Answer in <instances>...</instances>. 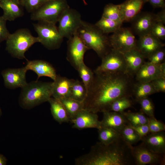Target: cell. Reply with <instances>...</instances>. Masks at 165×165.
I'll return each mask as SVG.
<instances>
[{
	"mask_svg": "<svg viewBox=\"0 0 165 165\" xmlns=\"http://www.w3.org/2000/svg\"><path fill=\"white\" fill-rule=\"evenodd\" d=\"M131 76L124 73H102L94 75L83 101V108L97 113L108 111L116 100L132 95Z\"/></svg>",
	"mask_w": 165,
	"mask_h": 165,
	"instance_id": "cell-1",
	"label": "cell"
},
{
	"mask_svg": "<svg viewBox=\"0 0 165 165\" xmlns=\"http://www.w3.org/2000/svg\"><path fill=\"white\" fill-rule=\"evenodd\" d=\"M132 147L120 135L108 144L97 142L88 153L76 158L75 163L77 165H135Z\"/></svg>",
	"mask_w": 165,
	"mask_h": 165,
	"instance_id": "cell-2",
	"label": "cell"
},
{
	"mask_svg": "<svg viewBox=\"0 0 165 165\" xmlns=\"http://www.w3.org/2000/svg\"><path fill=\"white\" fill-rule=\"evenodd\" d=\"M53 82L34 81L21 88L19 103L24 109H31L45 102L52 97Z\"/></svg>",
	"mask_w": 165,
	"mask_h": 165,
	"instance_id": "cell-3",
	"label": "cell"
},
{
	"mask_svg": "<svg viewBox=\"0 0 165 165\" xmlns=\"http://www.w3.org/2000/svg\"><path fill=\"white\" fill-rule=\"evenodd\" d=\"M77 33L88 49L94 50L101 58L112 49L109 38L95 24L82 21Z\"/></svg>",
	"mask_w": 165,
	"mask_h": 165,
	"instance_id": "cell-4",
	"label": "cell"
},
{
	"mask_svg": "<svg viewBox=\"0 0 165 165\" xmlns=\"http://www.w3.org/2000/svg\"><path fill=\"white\" fill-rule=\"evenodd\" d=\"M6 50L13 57L25 59V53L34 44L39 42L38 37L33 36L28 29H19L10 34L6 40Z\"/></svg>",
	"mask_w": 165,
	"mask_h": 165,
	"instance_id": "cell-5",
	"label": "cell"
},
{
	"mask_svg": "<svg viewBox=\"0 0 165 165\" xmlns=\"http://www.w3.org/2000/svg\"><path fill=\"white\" fill-rule=\"evenodd\" d=\"M69 7L66 0H49L31 13V19L56 24L63 13Z\"/></svg>",
	"mask_w": 165,
	"mask_h": 165,
	"instance_id": "cell-6",
	"label": "cell"
},
{
	"mask_svg": "<svg viewBox=\"0 0 165 165\" xmlns=\"http://www.w3.org/2000/svg\"><path fill=\"white\" fill-rule=\"evenodd\" d=\"M33 25L38 35L39 42L49 50L56 49L60 47L64 38L60 34L55 24L38 21Z\"/></svg>",
	"mask_w": 165,
	"mask_h": 165,
	"instance_id": "cell-7",
	"label": "cell"
},
{
	"mask_svg": "<svg viewBox=\"0 0 165 165\" xmlns=\"http://www.w3.org/2000/svg\"><path fill=\"white\" fill-rule=\"evenodd\" d=\"M165 23V9L156 14L148 12L140 13L131 21L130 28L139 37L150 34L154 25L156 22Z\"/></svg>",
	"mask_w": 165,
	"mask_h": 165,
	"instance_id": "cell-8",
	"label": "cell"
},
{
	"mask_svg": "<svg viewBox=\"0 0 165 165\" xmlns=\"http://www.w3.org/2000/svg\"><path fill=\"white\" fill-rule=\"evenodd\" d=\"M82 21L80 13L69 7L64 11L58 21L57 28L60 34L63 38L69 39L77 33Z\"/></svg>",
	"mask_w": 165,
	"mask_h": 165,
	"instance_id": "cell-9",
	"label": "cell"
},
{
	"mask_svg": "<svg viewBox=\"0 0 165 165\" xmlns=\"http://www.w3.org/2000/svg\"><path fill=\"white\" fill-rule=\"evenodd\" d=\"M126 62L123 54L111 49L102 58L101 64L94 72L95 74L102 73H126Z\"/></svg>",
	"mask_w": 165,
	"mask_h": 165,
	"instance_id": "cell-10",
	"label": "cell"
},
{
	"mask_svg": "<svg viewBox=\"0 0 165 165\" xmlns=\"http://www.w3.org/2000/svg\"><path fill=\"white\" fill-rule=\"evenodd\" d=\"M109 39L111 48L121 53L136 49L137 41L130 28L121 27Z\"/></svg>",
	"mask_w": 165,
	"mask_h": 165,
	"instance_id": "cell-11",
	"label": "cell"
},
{
	"mask_svg": "<svg viewBox=\"0 0 165 165\" xmlns=\"http://www.w3.org/2000/svg\"><path fill=\"white\" fill-rule=\"evenodd\" d=\"M132 152L135 165H165V154L152 152L142 142L137 146H132Z\"/></svg>",
	"mask_w": 165,
	"mask_h": 165,
	"instance_id": "cell-12",
	"label": "cell"
},
{
	"mask_svg": "<svg viewBox=\"0 0 165 165\" xmlns=\"http://www.w3.org/2000/svg\"><path fill=\"white\" fill-rule=\"evenodd\" d=\"M88 50L77 33L68 39L67 59L77 70L84 63V55Z\"/></svg>",
	"mask_w": 165,
	"mask_h": 165,
	"instance_id": "cell-13",
	"label": "cell"
},
{
	"mask_svg": "<svg viewBox=\"0 0 165 165\" xmlns=\"http://www.w3.org/2000/svg\"><path fill=\"white\" fill-rule=\"evenodd\" d=\"M25 66L19 68H8L3 70L1 74L6 88L9 89L21 88L27 83Z\"/></svg>",
	"mask_w": 165,
	"mask_h": 165,
	"instance_id": "cell-14",
	"label": "cell"
},
{
	"mask_svg": "<svg viewBox=\"0 0 165 165\" xmlns=\"http://www.w3.org/2000/svg\"><path fill=\"white\" fill-rule=\"evenodd\" d=\"M138 82H149L159 78H165V62L157 65L145 62L135 74Z\"/></svg>",
	"mask_w": 165,
	"mask_h": 165,
	"instance_id": "cell-15",
	"label": "cell"
},
{
	"mask_svg": "<svg viewBox=\"0 0 165 165\" xmlns=\"http://www.w3.org/2000/svg\"><path fill=\"white\" fill-rule=\"evenodd\" d=\"M73 124V128L81 130L101 128V122L96 113L83 109L80 111L70 121Z\"/></svg>",
	"mask_w": 165,
	"mask_h": 165,
	"instance_id": "cell-16",
	"label": "cell"
},
{
	"mask_svg": "<svg viewBox=\"0 0 165 165\" xmlns=\"http://www.w3.org/2000/svg\"><path fill=\"white\" fill-rule=\"evenodd\" d=\"M164 46L160 39L150 33L139 37L137 41L136 49L145 58H148Z\"/></svg>",
	"mask_w": 165,
	"mask_h": 165,
	"instance_id": "cell-17",
	"label": "cell"
},
{
	"mask_svg": "<svg viewBox=\"0 0 165 165\" xmlns=\"http://www.w3.org/2000/svg\"><path fill=\"white\" fill-rule=\"evenodd\" d=\"M147 0H127L119 4L123 23L131 21L140 13Z\"/></svg>",
	"mask_w": 165,
	"mask_h": 165,
	"instance_id": "cell-18",
	"label": "cell"
},
{
	"mask_svg": "<svg viewBox=\"0 0 165 165\" xmlns=\"http://www.w3.org/2000/svg\"><path fill=\"white\" fill-rule=\"evenodd\" d=\"M102 113L101 127L111 128L119 132L125 125L129 124L123 112L106 111Z\"/></svg>",
	"mask_w": 165,
	"mask_h": 165,
	"instance_id": "cell-19",
	"label": "cell"
},
{
	"mask_svg": "<svg viewBox=\"0 0 165 165\" xmlns=\"http://www.w3.org/2000/svg\"><path fill=\"white\" fill-rule=\"evenodd\" d=\"M25 67L28 71L30 70L35 72L38 76V79L42 76H46L54 80L57 75L53 66L43 60L28 61Z\"/></svg>",
	"mask_w": 165,
	"mask_h": 165,
	"instance_id": "cell-20",
	"label": "cell"
},
{
	"mask_svg": "<svg viewBox=\"0 0 165 165\" xmlns=\"http://www.w3.org/2000/svg\"><path fill=\"white\" fill-rule=\"evenodd\" d=\"M122 53L126 62V73L131 76L135 75L145 62L144 59L145 58L137 49Z\"/></svg>",
	"mask_w": 165,
	"mask_h": 165,
	"instance_id": "cell-21",
	"label": "cell"
},
{
	"mask_svg": "<svg viewBox=\"0 0 165 165\" xmlns=\"http://www.w3.org/2000/svg\"><path fill=\"white\" fill-rule=\"evenodd\" d=\"M73 80L57 75L53 82L52 97L59 100L70 97Z\"/></svg>",
	"mask_w": 165,
	"mask_h": 165,
	"instance_id": "cell-22",
	"label": "cell"
},
{
	"mask_svg": "<svg viewBox=\"0 0 165 165\" xmlns=\"http://www.w3.org/2000/svg\"><path fill=\"white\" fill-rule=\"evenodd\" d=\"M150 150L155 153L165 154V133L164 131L150 133L141 140Z\"/></svg>",
	"mask_w": 165,
	"mask_h": 165,
	"instance_id": "cell-23",
	"label": "cell"
},
{
	"mask_svg": "<svg viewBox=\"0 0 165 165\" xmlns=\"http://www.w3.org/2000/svg\"><path fill=\"white\" fill-rule=\"evenodd\" d=\"M1 7L3 11L2 16L7 20H14L24 14L22 6L19 2L15 0H0Z\"/></svg>",
	"mask_w": 165,
	"mask_h": 165,
	"instance_id": "cell-24",
	"label": "cell"
},
{
	"mask_svg": "<svg viewBox=\"0 0 165 165\" xmlns=\"http://www.w3.org/2000/svg\"><path fill=\"white\" fill-rule=\"evenodd\" d=\"M48 102L52 116L56 121L60 124L70 122L67 113L60 100L51 97Z\"/></svg>",
	"mask_w": 165,
	"mask_h": 165,
	"instance_id": "cell-25",
	"label": "cell"
},
{
	"mask_svg": "<svg viewBox=\"0 0 165 165\" xmlns=\"http://www.w3.org/2000/svg\"><path fill=\"white\" fill-rule=\"evenodd\" d=\"M156 93L151 82H138L133 86L132 94L136 101H138L143 98L148 97L151 94Z\"/></svg>",
	"mask_w": 165,
	"mask_h": 165,
	"instance_id": "cell-26",
	"label": "cell"
},
{
	"mask_svg": "<svg viewBox=\"0 0 165 165\" xmlns=\"http://www.w3.org/2000/svg\"><path fill=\"white\" fill-rule=\"evenodd\" d=\"M64 105L70 119V122L83 108V102L69 97L60 100Z\"/></svg>",
	"mask_w": 165,
	"mask_h": 165,
	"instance_id": "cell-27",
	"label": "cell"
},
{
	"mask_svg": "<svg viewBox=\"0 0 165 165\" xmlns=\"http://www.w3.org/2000/svg\"><path fill=\"white\" fill-rule=\"evenodd\" d=\"M123 23L101 17L95 25L104 33H114L121 27Z\"/></svg>",
	"mask_w": 165,
	"mask_h": 165,
	"instance_id": "cell-28",
	"label": "cell"
},
{
	"mask_svg": "<svg viewBox=\"0 0 165 165\" xmlns=\"http://www.w3.org/2000/svg\"><path fill=\"white\" fill-rule=\"evenodd\" d=\"M86 88L82 81L73 80L72 85L70 98L83 102L87 95Z\"/></svg>",
	"mask_w": 165,
	"mask_h": 165,
	"instance_id": "cell-29",
	"label": "cell"
},
{
	"mask_svg": "<svg viewBox=\"0 0 165 165\" xmlns=\"http://www.w3.org/2000/svg\"><path fill=\"white\" fill-rule=\"evenodd\" d=\"M98 130L99 141L105 144L112 143L120 136L119 132L111 128L101 127Z\"/></svg>",
	"mask_w": 165,
	"mask_h": 165,
	"instance_id": "cell-30",
	"label": "cell"
},
{
	"mask_svg": "<svg viewBox=\"0 0 165 165\" xmlns=\"http://www.w3.org/2000/svg\"><path fill=\"white\" fill-rule=\"evenodd\" d=\"M122 112L129 124L132 127H137L148 123V117L141 111L136 112L130 111Z\"/></svg>",
	"mask_w": 165,
	"mask_h": 165,
	"instance_id": "cell-31",
	"label": "cell"
},
{
	"mask_svg": "<svg viewBox=\"0 0 165 165\" xmlns=\"http://www.w3.org/2000/svg\"><path fill=\"white\" fill-rule=\"evenodd\" d=\"M123 138L132 145L141 140V138L129 124L125 125L119 131Z\"/></svg>",
	"mask_w": 165,
	"mask_h": 165,
	"instance_id": "cell-32",
	"label": "cell"
},
{
	"mask_svg": "<svg viewBox=\"0 0 165 165\" xmlns=\"http://www.w3.org/2000/svg\"><path fill=\"white\" fill-rule=\"evenodd\" d=\"M102 17L123 23L119 5L109 3L106 5L104 8Z\"/></svg>",
	"mask_w": 165,
	"mask_h": 165,
	"instance_id": "cell-33",
	"label": "cell"
},
{
	"mask_svg": "<svg viewBox=\"0 0 165 165\" xmlns=\"http://www.w3.org/2000/svg\"><path fill=\"white\" fill-rule=\"evenodd\" d=\"M77 71L87 91L88 88L93 80L94 74L84 63L80 65Z\"/></svg>",
	"mask_w": 165,
	"mask_h": 165,
	"instance_id": "cell-34",
	"label": "cell"
},
{
	"mask_svg": "<svg viewBox=\"0 0 165 165\" xmlns=\"http://www.w3.org/2000/svg\"><path fill=\"white\" fill-rule=\"evenodd\" d=\"M130 97H124L119 98L113 102L111 105L108 111L121 113L131 107L132 105Z\"/></svg>",
	"mask_w": 165,
	"mask_h": 165,
	"instance_id": "cell-35",
	"label": "cell"
},
{
	"mask_svg": "<svg viewBox=\"0 0 165 165\" xmlns=\"http://www.w3.org/2000/svg\"><path fill=\"white\" fill-rule=\"evenodd\" d=\"M141 112L148 118H153L154 116V106L152 100L148 97L139 100Z\"/></svg>",
	"mask_w": 165,
	"mask_h": 165,
	"instance_id": "cell-36",
	"label": "cell"
},
{
	"mask_svg": "<svg viewBox=\"0 0 165 165\" xmlns=\"http://www.w3.org/2000/svg\"><path fill=\"white\" fill-rule=\"evenodd\" d=\"M49 0H20V2L27 11L32 13Z\"/></svg>",
	"mask_w": 165,
	"mask_h": 165,
	"instance_id": "cell-37",
	"label": "cell"
},
{
	"mask_svg": "<svg viewBox=\"0 0 165 165\" xmlns=\"http://www.w3.org/2000/svg\"><path fill=\"white\" fill-rule=\"evenodd\" d=\"M150 133L159 132L165 130V124L155 117L148 118V123Z\"/></svg>",
	"mask_w": 165,
	"mask_h": 165,
	"instance_id": "cell-38",
	"label": "cell"
},
{
	"mask_svg": "<svg viewBox=\"0 0 165 165\" xmlns=\"http://www.w3.org/2000/svg\"><path fill=\"white\" fill-rule=\"evenodd\" d=\"M165 56V50L161 48L152 54L148 58V63L153 64H159L162 63Z\"/></svg>",
	"mask_w": 165,
	"mask_h": 165,
	"instance_id": "cell-39",
	"label": "cell"
},
{
	"mask_svg": "<svg viewBox=\"0 0 165 165\" xmlns=\"http://www.w3.org/2000/svg\"><path fill=\"white\" fill-rule=\"evenodd\" d=\"M164 24L161 22L156 23L153 26L150 34L160 39L165 38V27Z\"/></svg>",
	"mask_w": 165,
	"mask_h": 165,
	"instance_id": "cell-40",
	"label": "cell"
},
{
	"mask_svg": "<svg viewBox=\"0 0 165 165\" xmlns=\"http://www.w3.org/2000/svg\"><path fill=\"white\" fill-rule=\"evenodd\" d=\"M7 20L2 16H0V43L6 40L10 33L6 26Z\"/></svg>",
	"mask_w": 165,
	"mask_h": 165,
	"instance_id": "cell-41",
	"label": "cell"
},
{
	"mask_svg": "<svg viewBox=\"0 0 165 165\" xmlns=\"http://www.w3.org/2000/svg\"><path fill=\"white\" fill-rule=\"evenodd\" d=\"M151 82L156 93L165 92V78H157Z\"/></svg>",
	"mask_w": 165,
	"mask_h": 165,
	"instance_id": "cell-42",
	"label": "cell"
},
{
	"mask_svg": "<svg viewBox=\"0 0 165 165\" xmlns=\"http://www.w3.org/2000/svg\"><path fill=\"white\" fill-rule=\"evenodd\" d=\"M131 127L140 136L141 139L150 133L148 123L137 127Z\"/></svg>",
	"mask_w": 165,
	"mask_h": 165,
	"instance_id": "cell-43",
	"label": "cell"
},
{
	"mask_svg": "<svg viewBox=\"0 0 165 165\" xmlns=\"http://www.w3.org/2000/svg\"><path fill=\"white\" fill-rule=\"evenodd\" d=\"M154 8H165V0H147Z\"/></svg>",
	"mask_w": 165,
	"mask_h": 165,
	"instance_id": "cell-44",
	"label": "cell"
},
{
	"mask_svg": "<svg viewBox=\"0 0 165 165\" xmlns=\"http://www.w3.org/2000/svg\"><path fill=\"white\" fill-rule=\"evenodd\" d=\"M7 159L2 154H0V165H6L7 164Z\"/></svg>",
	"mask_w": 165,
	"mask_h": 165,
	"instance_id": "cell-45",
	"label": "cell"
},
{
	"mask_svg": "<svg viewBox=\"0 0 165 165\" xmlns=\"http://www.w3.org/2000/svg\"><path fill=\"white\" fill-rule=\"evenodd\" d=\"M2 109H1V108L0 107V118L1 117V116L2 115Z\"/></svg>",
	"mask_w": 165,
	"mask_h": 165,
	"instance_id": "cell-46",
	"label": "cell"
},
{
	"mask_svg": "<svg viewBox=\"0 0 165 165\" xmlns=\"http://www.w3.org/2000/svg\"><path fill=\"white\" fill-rule=\"evenodd\" d=\"M0 7H1V4L0 0Z\"/></svg>",
	"mask_w": 165,
	"mask_h": 165,
	"instance_id": "cell-47",
	"label": "cell"
},
{
	"mask_svg": "<svg viewBox=\"0 0 165 165\" xmlns=\"http://www.w3.org/2000/svg\"><path fill=\"white\" fill-rule=\"evenodd\" d=\"M16 0V1H18V2H20V0Z\"/></svg>",
	"mask_w": 165,
	"mask_h": 165,
	"instance_id": "cell-48",
	"label": "cell"
}]
</instances>
